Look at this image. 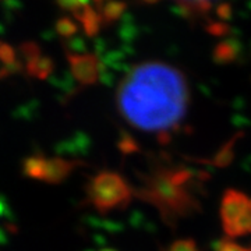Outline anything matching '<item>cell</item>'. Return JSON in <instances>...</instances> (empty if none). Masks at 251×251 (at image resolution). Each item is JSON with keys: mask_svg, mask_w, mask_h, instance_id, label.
Returning a JSON list of instances; mask_svg holds the SVG:
<instances>
[{"mask_svg": "<svg viewBox=\"0 0 251 251\" xmlns=\"http://www.w3.org/2000/svg\"><path fill=\"white\" fill-rule=\"evenodd\" d=\"M187 105L184 74L156 60L135 64L116 91V106L126 122L138 130L159 133L161 141L169 140L168 133L181 122Z\"/></svg>", "mask_w": 251, "mask_h": 251, "instance_id": "6da1fadb", "label": "cell"}, {"mask_svg": "<svg viewBox=\"0 0 251 251\" xmlns=\"http://www.w3.org/2000/svg\"><path fill=\"white\" fill-rule=\"evenodd\" d=\"M193 179L194 172L187 168H156L145 175L134 196L155 206L165 224L175 226L179 219L201 209L190 188Z\"/></svg>", "mask_w": 251, "mask_h": 251, "instance_id": "7a4b0ae2", "label": "cell"}, {"mask_svg": "<svg viewBox=\"0 0 251 251\" xmlns=\"http://www.w3.org/2000/svg\"><path fill=\"white\" fill-rule=\"evenodd\" d=\"M87 196L91 204L105 214L110 209L125 208L134 196V191L120 175L103 171L90 180Z\"/></svg>", "mask_w": 251, "mask_h": 251, "instance_id": "3957f363", "label": "cell"}, {"mask_svg": "<svg viewBox=\"0 0 251 251\" xmlns=\"http://www.w3.org/2000/svg\"><path fill=\"white\" fill-rule=\"evenodd\" d=\"M74 80L81 85H94L100 78V59L95 53L74 54L66 52Z\"/></svg>", "mask_w": 251, "mask_h": 251, "instance_id": "277c9868", "label": "cell"}, {"mask_svg": "<svg viewBox=\"0 0 251 251\" xmlns=\"http://www.w3.org/2000/svg\"><path fill=\"white\" fill-rule=\"evenodd\" d=\"M249 202H250L249 197L237 190L229 188L225 191L222 204H221V219L224 224L225 233H227L233 227L234 224L239 221V218L242 216Z\"/></svg>", "mask_w": 251, "mask_h": 251, "instance_id": "5b68a950", "label": "cell"}, {"mask_svg": "<svg viewBox=\"0 0 251 251\" xmlns=\"http://www.w3.org/2000/svg\"><path fill=\"white\" fill-rule=\"evenodd\" d=\"M80 165H82V162L66 161L63 158H59V156L48 159V162H46L45 181L50 183V184H59L64 179H67V176Z\"/></svg>", "mask_w": 251, "mask_h": 251, "instance_id": "8992f818", "label": "cell"}, {"mask_svg": "<svg viewBox=\"0 0 251 251\" xmlns=\"http://www.w3.org/2000/svg\"><path fill=\"white\" fill-rule=\"evenodd\" d=\"M242 50V46L234 39H227L224 42H219L212 52V59L218 64H227L234 62Z\"/></svg>", "mask_w": 251, "mask_h": 251, "instance_id": "52a82bcc", "label": "cell"}, {"mask_svg": "<svg viewBox=\"0 0 251 251\" xmlns=\"http://www.w3.org/2000/svg\"><path fill=\"white\" fill-rule=\"evenodd\" d=\"M177 13L181 17L187 20H196L205 16L212 9V3L209 1H177L176 3Z\"/></svg>", "mask_w": 251, "mask_h": 251, "instance_id": "ba28073f", "label": "cell"}, {"mask_svg": "<svg viewBox=\"0 0 251 251\" xmlns=\"http://www.w3.org/2000/svg\"><path fill=\"white\" fill-rule=\"evenodd\" d=\"M46 159L42 155H32L27 158L23 163V173L29 179L44 180L45 181L46 173Z\"/></svg>", "mask_w": 251, "mask_h": 251, "instance_id": "9c48e42d", "label": "cell"}, {"mask_svg": "<svg viewBox=\"0 0 251 251\" xmlns=\"http://www.w3.org/2000/svg\"><path fill=\"white\" fill-rule=\"evenodd\" d=\"M53 60L46 56H41L39 59L25 63V70H27L28 75L39 78V80L48 78V75L53 72Z\"/></svg>", "mask_w": 251, "mask_h": 251, "instance_id": "30bf717a", "label": "cell"}, {"mask_svg": "<svg viewBox=\"0 0 251 251\" xmlns=\"http://www.w3.org/2000/svg\"><path fill=\"white\" fill-rule=\"evenodd\" d=\"M242 137L243 133H237V134H234L227 143H225L224 147L215 153L214 159H211V163H212L214 166H216V168H226L227 165H230L234 158V144H236V141H237L239 138H242Z\"/></svg>", "mask_w": 251, "mask_h": 251, "instance_id": "8fae6325", "label": "cell"}, {"mask_svg": "<svg viewBox=\"0 0 251 251\" xmlns=\"http://www.w3.org/2000/svg\"><path fill=\"white\" fill-rule=\"evenodd\" d=\"M82 23V27H84V31L87 36H95L99 32L100 29V23H102V17L98 13V10L94 9V6L91 4L88 9L85 10L84 16L80 20Z\"/></svg>", "mask_w": 251, "mask_h": 251, "instance_id": "7c38bea8", "label": "cell"}, {"mask_svg": "<svg viewBox=\"0 0 251 251\" xmlns=\"http://www.w3.org/2000/svg\"><path fill=\"white\" fill-rule=\"evenodd\" d=\"M125 3L120 1H109V3H103L102 9L99 11L100 17H102V23H105L106 25L112 24L113 21H116L117 18L122 17V14L126 10Z\"/></svg>", "mask_w": 251, "mask_h": 251, "instance_id": "4fadbf2b", "label": "cell"}, {"mask_svg": "<svg viewBox=\"0 0 251 251\" xmlns=\"http://www.w3.org/2000/svg\"><path fill=\"white\" fill-rule=\"evenodd\" d=\"M251 233V200L249 205L246 206L244 212L239 218V221L234 224V226L227 232V237H239L242 234Z\"/></svg>", "mask_w": 251, "mask_h": 251, "instance_id": "5bb4252c", "label": "cell"}, {"mask_svg": "<svg viewBox=\"0 0 251 251\" xmlns=\"http://www.w3.org/2000/svg\"><path fill=\"white\" fill-rule=\"evenodd\" d=\"M88 144H90V140L88 137H85L84 134L75 135L73 140H69L66 143L60 144L57 147V150L60 152H70V153H80L82 152V148H88Z\"/></svg>", "mask_w": 251, "mask_h": 251, "instance_id": "9a60e30c", "label": "cell"}, {"mask_svg": "<svg viewBox=\"0 0 251 251\" xmlns=\"http://www.w3.org/2000/svg\"><path fill=\"white\" fill-rule=\"evenodd\" d=\"M56 31H57V34L63 38H74V35L77 34V31H78V27L73 23L70 18L67 17H62L59 18L57 21H56Z\"/></svg>", "mask_w": 251, "mask_h": 251, "instance_id": "2e32d148", "label": "cell"}, {"mask_svg": "<svg viewBox=\"0 0 251 251\" xmlns=\"http://www.w3.org/2000/svg\"><path fill=\"white\" fill-rule=\"evenodd\" d=\"M117 147H119L120 152L123 153V155H128V153H133L138 151V145L134 141V138L130 134L125 133V131L120 134V140L117 143Z\"/></svg>", "mask_w": 251, "mask_h": 251, "instance_id": "e0dca14e", "label": "cell"}, {"mask_svg": "<svg viewBox=\"0 0 251 251\" xmlns=\"http://www.w3.org/2000/svg\"><path fill=\"white\" fill-rule=\"evenodd\" d=\"M18 50L21 52L23 59L25 60V63L31 62V60H35L41 57V52H39V46L34 44V42H24L21 44Z\"/></svg>", "mask_w": 251, "mask_h": 251, "instance_id": "ac0fdd59", "label": "cell"}, {"mask_svg": "<svg viewBox=\"0 0 251 251\" xmlns=\"http://www.w3.org/2000/svg\"><path fill=\"white\" fill-rule=\"evenodd\" d=\"M168 251H198L197 243L191 239H180L169 246Z\"/></svg>", "mask_w": 251, "mask_h": 251, "instance_id": "d6986e66", "label": "cell"}, {"mask_svg": "<svg viewBox=\"0 0 251 251\" xmlns=\"http://www.w3.org/2000/svg\"><path fill=\"white\" fill-rule=\"evenodd\" d=\"M0 59L3 62V66H10V64L17 62L14 49L6 42H1V45H0Z\"/></svg>", "mask_w": 251, "mask_h": 251, "instance_id": "ffe728a7", "label": "cell"}, {"mask_svg": "<svg viewBox=\"0 0 251 251\" xmlns=\"http://www.w3.org/2000/svg\"><path fill=\"white\" fill-rule=\"evenodd\" d=\"M214 250L215 251H251L250 247H242L236 243L230 242V240H219L214 244Z\"/></svg>", "mask_w": 251, "mask_h": 251, "instance_id": "44dd1931", "label": "cell"}, {"mask_svg": "<svg viewBox=\"0 0 251 251\" xmlns=\"http://www.w3.org/2000/svg\"><path fill=\"white\" fill-rule=\"evenodd\" d=\"M206 32L211 34L214 36H225L229 34L230 31V27L225 23H216V21H212L206 25Z\"/></svg>", "mask_w": 251, "mask_h": 251, "instance_id": "7402d4cb", "label": "cell"}, {"mask_svg": "<svg viewBox=\"0 0 251 251\" xmlns=\"http://www.w3.org/2000/svg\"><path fill=\"white\" fill-rule=\"evenodd\" d=\"M66 46H67V50L66 52H70V53L74 54H81L80 52H84L85 50V44L84 41L78 38V36H74L72 39H69L67 42H64Z\"/></svg>", "mask_w": 251, "mask_h": 251, "instance_id": "603a6c76", "label": "cell"}, {"mask_svg": "<svg viewBox=\"0 0 251 251\" xmlns=\"http://www.w3.org/2000/svg\"><path fill=\"white\" fill-rule=\"evenodd\" d=\"M216 14H218V17L221 18V20H229V18L232 17V7H230V4H227V3H224V4H219L218 6V9H216Z\"/></svg>", "mask_w": 251, "mask_h": 251, "instance_id": "cb8c5ba5", "label": "cell"}, {"mask_svg": "<svg viewBox=\"0 0 251 251\" xmlns=\"http://www.w3.org/2000/svg\"><path fill=\"white\" fill-rule=\"evenodd\" d=\"M84 3H85V1H59V3H57V6H59L60 9L66 10V11H70V13L73 14L75 10L80 9Z\"/></svg>", "mask_w": 251, "mask_h": 251, "instance_id": "d4e9b609", "label": "cell"}, {"mask_svg": "<svg viewBox=\"0 0 251 251\" xmlns=\"http://www.w3.org/2000/svg\"><path fill=\"white\" fill-rule=\"evenodd\" d=\"M102 251H115V250H110V249H106V250H102Z\"/></svg>", "mask_w": 251, "mask_h": 251, "instance_id": "484cf974", "label": "cell"}]
</instances>
